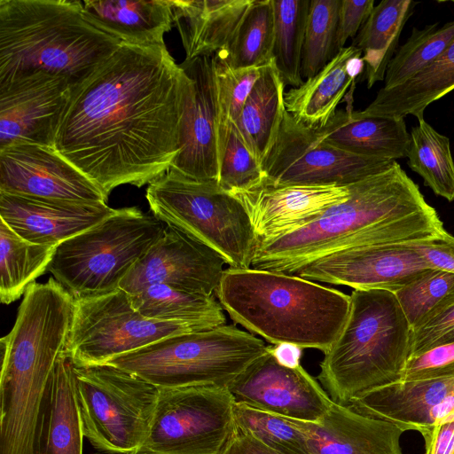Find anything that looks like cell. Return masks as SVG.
Wrapping results in <instances>:
<instances>
[{
	"mask_svg": "<svg viewBox=\"0 0 454 454\" xmlns=\"http://www.w3.org/2000/svg\"><path fill=\"white\" fill-rule=\"evenodd\" d=\"M191 83L165 43H121L71 85L54 148L107 198L149 184L179 153Z\"/></svg>",
	"mask_w": 454,
	"mask_h": 454,
	"instance_id": "1",
	"label": "cell"
},
{
	"mask_svg": "<svg viewBox=\"0 0 454 454\" xmlns=\"http://www.w3.org/2000/svg\"><path fill=\"white\" fill-rule=\"evenodd\" d=\"M348 187L349 197L314 222L257 243L250 268L291 274L342 249L416 241L444 230L435 209L396 161Z\"/></svg>",
	"mask_w": 454,
	"mask_h": 454,
	"instance_id": "2",
	"label": "cell"
},
{
	"mask_svg": "<svg viewBox=\"0 0 454 454\" xmlns=\"http://www.w3.org/2000/svg\"><path fill=\"white\" fill-rule=\"evenodd\" d=\"M231 318L270 343L325 354L349 312L350 295L296 275L255 269L223 270L215 290Z\"/></svg>",
	"mask_w": 454,
	"mask_h": 454,
	"instance_id": "3",
	"label": "cell"
},
{
	"mask_svg": "<svg viewBox=\"0 0 454 454\" xmlns=\"http://www.w3.org/2000/svg\"><path fill=\"white\" fill-rule=\"evenodd\" d=\"M121 42L90 24L80 0H0V82L43 71L73 85Z\"/></svg>",
	"mask_w": 454,
	"mask_h": 454,
	"instance_id": "4",
	"label": "cell"
},
{
	"mask_svg": "<svg viewBox=\"0 0 454 454\" xmlns=\"http://www.w3.org/2000/svg\"><path fill=\"white\" fill-rule=\"evenodd\" d=\"M411 332L394 293L353 290L347 320L319 364L317 379L331 399L348 405L372 388L400 380Z\"/></svg>",
	"mask_w": 454,
	"mask_h": 454,
	"instance_id": "5",
	"label": "cell"
},
{
	"mask_svg": "<svg viewBox=\"0 0 454 454\" xmlns=\"http://www.w3.org/2000/svg\"><path fill=\"white\" fill-rule=\"evenodd\" d=\"M268 349L235 325L176 334L106 362L159 388L213 385L228 387Z\"/></svg>",
	"mask_w": 454,
	"mask_h": 454,
	"instance_id": "6",
	"label": "cell"
},
{
	"mask_svg": "<svg viewBox=\"0 0 454 454\" xmlns=\"http://www.w3.org/2000/svg\"><path fill=\"white\" fill-rule=\"evenodd\" d=\"M145 198L153 215L215 251L229 268H250L256 237L249 215L218 181L170 168L148 184Z\"/></svg>",
	"mask_w": 454,
	"mask_h": 454,
	"instance_id": "7",
	"label": "cell"
},
{
	"mask_svg": "<svg viewBox=\"0 0 454 454\" xmlns=\"http://www.w3.org/2000/svg\"><path fill=\"white\" fill-rule=\"evenodd\" d=\"M166 226L137 207L117 208L100 223L57 246L48 271L74 299L113 292Z\"/></svg>",
	"mask_w": 454,
	"mask_h": 454,
	"instance_id": "8",
	"label": "cell"
},
{
	"mask_svg": "<svg viewBox=\"0 0 454 454\" xmlns=\"http://www.w3.org/2000/svg\"><path fill=\"white\" fill-rule=\"evenodd\" d=\"M74 371L84 438L103 452L138 454L151 428L160 388L106 364L74 365Z\"/></svg>",
	"mask_w": 454,
	"mask_h": 454,
	"instance_id": "9",
	"label": "cell"
},
{
	"mask_svg": "<svg viewBox=\"0 0 454 454\" xmlns=\"http://www.w3.org/2000/svg\"><path fill=\"white\" fill-rule=\"evenodd\" d=\"M213 328L204 325L150 319L119 288L74 299L65 352L74 365L103 364L169 336Z\"/></svg>",
	"mask_w": 454,
	"mask_h": 454,
	"instance_id": "10",
	"label": "cell"
},
{
	"mask_svg": "<svg viewBox=\"0 0 454 454\" xmlns=\"http://www.w3.org/2000/svg\"><path fill=\"white\" fill-rule=\"evenodd\" d=\"M235 403L224 387L160 388L138 454H220L236 428Z\"/></svg>",
	"mask_w": 454,
	"mask_h": 454,
	"instance_id": "11",
	"label": "cell"
},
{
	"mask_svg": "<svg viewBox=\"0 0 454 454\" xmlns=\"http://www.w3.org/2000/svg\"><path fill=\"white\" fill-rule=\"evenodd\" d=\"M395 160L351 153L317 139L315 130L285 111L278 137L262 162V184L348 186Z\"/></svg>",
	"mask_w": 454,
	"mask_h": 454,
	"instance_id": "12",
	"label": "cell"
},
{
	"mask_svg": "<svg viewBox=\"0 0 454 454\" xmlns=\"http://www.w3.org/2000/svg\"><path fill=\"white\" fill-rule=\"evenodd\" d=\"M71 83L43 71L0 82V150L19 144L55 146Z\"/></svg>",
	"mask_w": 454,
	"mask_h": 454,
	"instance_id": "13",
	"label": "cell"
},
{
	"mask_svg": "<svg viewBox=\"0 0 454 454\" xmlns=\"http://www.w3.org/2000/svg\"><path fill=\"white\" fill-rule=\"evenodd\" d=\"M412 241L342 249L294 271L293 275L354 290L395 293L430 269Z\"/></svg>",
	"mask_w": 454,
	"mask_h": 454,
	"instance_id": "14",
	"label": "cell"
},
{
	"mask_svg": "<svg viewBox=\"0 0 454 454\" xmlns=\"http://www.w3.org/2000/svg\"><path fill=\"white\" fill-rule=\"evenodd\" d=\"M236 403L284 418L317 422L333 400L301 365L287 368L267 351L228 387Z\"/></svg>",
	"mask_w": 454,
	"mask_h": 454,
	"instance_id": "15",
	"label": "cell"
},
{
	"mask_svg": "<svg viewBox=\"0 0 454 454\" xmlns=\"http://www.w3.org/2000/svg\"><path fill=\"white\" fill-rule=\"evenodd\" d=\"M191 78L180 151L170 168L199 180H219L225 148L220 124L214 55L184 60Z\"/></svg>",
	"mask_w": 454,
	"mask_h": 454,
	"instance_id": "16",
	"label": "cell"
},
{
	"mask_svg": "<svg viewBox=\"0 0 454 454\" xmlns=\"http://www.w3.org/2000/svg\"><path fill=\"white\" fill-rule=\"evenodd\" d=\"M225 264L209 247L167 225L161 238L134 265L120 288L129 294L152 285L215 295Z\"/></svg>",
	"mask_w": 454,
	"mask_h": 454,
	"instance_id": "17",
	"label": "cell"
},
{
	"mask_svg": "<svg viewBox=\"0 0 454 454\" xmlns=\"http://www.w3.org/2000/svg\"><path fill=\"white\" fill-rule=\"evenodd\" d=\"M0 192L79 202L108 200L55 148L35 144L0 150Z\"/></svg>",
	"mask_w": 454,
	"mask_h": 454,
	"instance_id": "18",
	"label": "cell"
},
{
	"mask_svg": "<svg viewBox=\"0 0 454 454\" xmlns=\"http://www.w3.org/2000/svg\"><path fill=\"white\" fill-rule=\"evenodd\" d=\"M348 406L390 422L403 432L415 430L422 434L454 419V377L398 380L356 396Z\"/></svg>",
	"mask_w": 454,
	"mask_h": 454,
	"instance_id": "19",
	"label": "cell"
},
{
	"mask_svg": "<svg viewBox=\"0 0 454 454\" xmlns=\"http://www.w3.org/2000/svg\"><path fill=\"white\" fill-rule=\"evenodd\" d=\"M348 186L261 184L232 193L245 206L256 244L299 230L349 197Z\"/></svg>",
	"mask_w": 454,
	"mask_h": 454,
	"instance_id": "20",
	"label": "cell"
},
{
	"mask_svg": "<svg viewBox=\"0 0 454 454\" xmlns=\"http://www.w3.org/2000/svg\"><path fill=\"white\" fill-rule=\"evenodd\" d=\"M116 211L104 202L49 200L0 192V220L26 240L59 246Z\"/></svg>",
	"mask_w": 454,
	"mask_h": 454,
	"instance_id": "21",
	"label": "cell"
},
{
	"mask_svg": "<svg viewBox=\"0 0 454 454\" xmlns=\"http://www.w3.org/2000/svg\"><path fill=\"white\" fill-rule=\"evenodd\" d=\"M287 419L308 436L315 454H403L394 424L333 401L317 422Z\"/></svg>",
	"mask_w": 454,
	"mask_h": 454,
	"instance_id": "22",
	"label": "cell"
},
{
	"mask_svg": "<svg viewBox=\"0 0 454 454\" xmlns=\"http://www.w3.org/2000/svg\"><path fill=\"white\" fill-rule=\"evenodd\" d=\"M362 55L353 45L341 49L317 74L285 92L286 111L313 129L325 127L345 98L351 103L356 82L365 68Z\"/></svg>",
	"mask_w": 454,
	"mask_h": 454,
	"instance_id": "23",
	"label": "cell"
},
{
	"mask_svg": "<svg viewBox=\"0 0 454 454\" xmlns=\"http://www.w3.org/2000/svg\"><path fill=\"white\" fill-rule=\"evenodd\" d=\"M74 363L63 350L51 375L35 428L33 454H82L83 431Z\"/></svg>",
	"mask_w": 454,
	"mask_h": 454,
	"instance_id": "24",
	"label": "cell"
},
{
	"mask_svg": "<svg viewBox=\"0 0 454 454\" xmlns=\"http://www.w3.org/2000/svg\"><path fill=\"white\" fill-rule=\"evenodd\" d=\"M253 0H171L186 61L212 56L232 40Z\"/></svg>",
	"mask_w": 454,
	"mask_h": 454,
	"instance_id": "25",
	"label": "cell"
},
{
	"mask_svg": "<svg viewBox=\"0 0 454 454\" xmlns=\"http://www.w3.org/2000/svg\"><path fill=\"white\" fill-rule=\"evenodd\" d=\"M315 130L318 140L357 155L395 160L407 157L410 133L404 118L361 116L348 106Z\"/></svg>",
	"mask_w": 454,
	"mask_h": 454,
	"instance_id": "26",
	"label": "cell"
},
{
	"mask_svg": "<svg viewBox=\"0 0 454 454\" xmlns=\"http://www.w3.org/2000/svg\"><path fill=\"white\" fill-rule=\"evenodd\" d=\"M86 20L125 44L164 43L174 25L171 0H83Z\"/></svg>",
	"mask_w": 454,
	"mask_h": 454,
	"instance_id": "27",
	"label": "cell"
},
{
	"mask_svg": "<svg viewBox=\"0 0 454 454\" xmlns=\"http://www.w3.org/2000/svg\"><path fill=\"white\" fill-rule=\"evenodd\" d=\"M454 90V40L445 51L415 76L392 88H381L361 116L424 118L425 109Z\"/></svg>",
	"mask_w": 454,
	"mask_h": 454,
	"instance_id": "28",
	"label": "cell"
},
{
	"mask_svg": "<svg viewBox=\"0 0 454 454\" xmlns=\"http://www.w3.org/2000/svg\"><path fill=\"white\" fill-rule=\"evenodd\" d=\"M285 85L273 60L261 68L234 124L243 143L261 163L275 143L286 111Z\"/></svg>",
	"mask_w": 454,
	"mask_h": 454,
	"instance_id": "29",
	"label": "cell"
},
{
	"mask_svg": "<svg viewBox=\"0 0 454 454\" xmlns=\"http://www.w3.org/2000/svg\"><path fill=\"white\" fill-rule=\"evenodd\" d=\"M417 2L382 0L374 6L351 45L359 49L364 62L367 88L384 81L394 57L402 30L412 15Z\"/></svg>",
	"mask_w": 454,
	"mask_h": 454,
	"instance_id": "30",
	"label": "cell"
},
{
	"mask_svg": "<svg viewBox=\"0 0 454 454\" xmlns=\"http://www.w3.org/2000/svg\"><path fill=\"white\" fill-rule=\"evenodd\" d=\"M129 297L133 307L150 319L209 327L226 323L223 309L215 295L186 292L166 285H152Z\"/></svg>",
	"mask_w": 454,
	"mask_h": 454,
	"instance_id": "31",
	"label": "cell"
},
{
	"mask_svg": "<svg viewBox=\"0 0 454 454\" xmlns=\"http://www.w3.org/2000/svg\"><path fill=\"white\" fill-rule=\"evenodd\" d=\"M56 246L35 244L0 220V300L11 304L48 270Z\"/></svg>",
	"mask_w": 454,
	"mask_h": 454,
	"instance_id": "32",
	"label": "cell"
},
{
	"mask_svg": "<svg viewBox=\"0 0 454 454\" xmlns=\"http://www.w3.org/2000/svg\"><path fill=\"white\" fill-rule=\"evenodd\" d=\"M410 133L408 166L419 174L437 196L454 200V160L450 139L437 132L424 118Z\"/></svg>",
	"mask_w": 454,
	"mask_h": 454,
	"instance_id": "33",
	"label": "cell"
},
{
	"mask_svg": "<svg viewBox=\"0 0 454 454\" xmlns=\"http://www.w3.org/2000/svg\"><path fill=\"white\" fill-rule=\"evenodd\" d=\"M273 0H253L229 45L219 53L234 68L262 67L273 60Z\"/></svg>",
	"mask_w": 454,
	"mask_h": 454,
	"instance_id": "34",
	"label": "cell"
},
{
	"mask_svg": "<svg viewBox=\"0 0 454 454\" xmlns=\"http://www.w3.org/2000/svg\"><path fill=\"white\" fill-rule=\"evenodd\" d=\"M275 40L273 62L285 87L301 86V57L309 0H273Z\"/></svg>",
	"mask_w": 454,
	"mask_h": 454,
	"instance_id": "35",
	"label": "cell"
},
{
	"mask_svg": "<svg viewBox=\"0 0 454 454\" xmlns=\"http://www.w3.org/2000/svg\"><path fill=\"white\" fill-rule=\"evenodd\" d=\"M438 23L422 29L413 27L407 41L390 60L383 88L405 82L436 60L454 40V20L438 27Z\"/></svg>",
	"mask_w": 454,
	"mask_h": 454,
	"instance_id": "36",
	"label": "cell"
},
{
	"mask_svg": "<svg viewBox=\"0 0 454 454\" xmlns=\"http://www.w3.org/2000/svg\"><path fill=\"white\" fill-rule=\"evenodd\" d=\"M341 0H309L301 57V77L317 74L338 53L337 27Z\"/></svg>",
	"mask_w": 454,
	"mask_h": 454,
	"instance_id": "37",
	"label": "cell"
},
{
	"mask_svg": "<svg viewBox=\"0 0 454 454\" xmlns=\"http://www.w3.org/2000/svg\"><path fill=\"white\" fill-rule=\"evenodd\" d=\"M395 295L413 330L454 304V273L428 270Z\"/></svg>",
	"mask_w": 454,
	"mask_h": 454,
	"instance_id": "38",
	"label": "cell"
},
{
	"mask_svg": "<svg viewBox=\"0 0 454 454\" xmlns=\"http://www.w3.org/2000/svg\"><path fill=\"white\" fill-rule=\"evenodd\" d=\"M235 421L262 443L279 454H315L307 434L287 419L235 403Z\"/></svg>",
	"mask_w": 454,
	"mask_h": 454,
	"instance_id": "39",
	"label": "cell"
},
{
	"mask_svg": "<svg viewBox=\"0 0 454 454\" xmlns=\"http://www.w3.org/2000/svg\"><path fill=\"white\" fill-rule=\"evenodd\" d=\"M214 65L221 131L226 144L230 126L239 118L262 67L234 68L219 53L214 55Z\"/></svg>",
	"mask_w": 454,
	"mask_h": 454,
	"instance_id": "40",
	"label": "cell"
},
{
	"mask_svg": "<svg viewBox=\"0 0 454 454\" xmlns=\"http://www.w3.org/2000/svg\"><path fill=\"white\" fill-rule=\"evenodd\" d=\"M263 180L261 163L243 143L236 126L231 124L221 160L220 186L232 194L254 189L261 185Z\"/></svg>",
	"mask_w": 454,
	"mask_h": 454,
	"instance_id": "41",
	"label": "cell"
},
{
	"mask_svg": "<svg viewBox=\"0 0 454 454\" xmlns=\"http://www.w3.org/2000/svg\"><path fill=\"white\" fill-rule=\"evenodd\" d=\"M454 377V342L411 356L403 370V381Z\"/></svg>",
	"mask_w": 454,
	"mask_h": 454,
	"instance_id": "42",
	"label": "cell"
},
{
	"mask_svg": "<svg viewBox=\"0 0 454 454\" xmlns=\"http://www.w3.org/2000/svg\"><path fill=\"white\" fill-rule=\"evenodd\" d=\"M454 342V304L411 332V356Z\"/></svg>",
	"mask_w": 454,
	"mask_h": 454,
	"instance_id": "43",
	"label": "cell"
},
{
	"mask_svg": "<svg viewBox=\"0 0 454 454\" xmlns=\"http://www.w3.org/2000/svg\"><path fill=\"white\" fill-rule=\"evenodd\" d=\"M411 243L430 269L454 273V236L447 231Z\"/></svg>",
	"mask_w": 454,
	"mask_h": 454,
	"instance_id": "44",
	"label": "cell"
},
{
	"mask_svg": "<svg viewBox=\"0 0 454 454\" xmlns=\"http://www.w3.org/2000/svg\"><path fill=\"white\" fill-rule=\"evenodd\" d=\"M374 0H341L338 27L337 46L339 51L345 47L349 38H355L374 8Z\"/></svg>",
	"mask_w": 454,
	"mask_h": 454,
	"instance_id": "45",
	"label": "cell"
},
{
	"mask_svg": "<svg viewBox=\"0 0 454 454\" xmlns=\"http://www.w3.org/2000/svg\"><path fill=\"white\" fill-rule=\"evenodd\" d=\"M425 454H454V419L422 434Z\"/></svg>",
	"mask_w": 454,
	"mask_h": 454,
	"instance_id": "46",
	"label": "cell"
},
{
	"mask_svg": "<svg viewBox=\"0 0 454 454\" xmlns=\"http://www.w3.org/2000/svg\"><path fill=\"white\" fill-rule=\"evenodd\" d=\"M220 454H279L247 431L236 428Z\"/></svg>",
	"mask_w": 454,
	"mask_h": 454,
	"instance_id": "47",
	"label": "cell"
},
{
	"mask_svg": "<svg viewBox=\"0 0 454 454\" xmlns=\"http://www.w3.org/2000/svg\"><path fill=\"white\" fill-rule=\"evenodd\" d=\"M303 348L292 343H278L268 346L269 352L276 361L287 368H296L301 365Z\"/></svg>",
	"mask_w": 454,
	"mask_h": 454,
	"instance_id": "48",
	"label": "cell"
},
{
	"mask_svg": "<svg viewBox=\"0 0 454 454\" xmlns=\"http://www.w3.org/2000/svg\"><path fill=\"white\" fill-rule=\"evenodd\" d=\"M95 454H101V453H95Z\"/></svg>",
	"mask_w": 454,
	"mask_h": 454,
	"instance_id": "49",
	"label": "cell"
}]
</instances>
